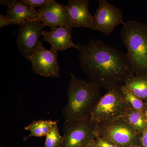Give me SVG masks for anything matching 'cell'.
<instances>
[{
    "label": "cell",
    "instance_id": "obj_1",
    "mask_svg": "<svg viewBox=\"0 0 147 147\" xmlns=\"http://www.w3.org/2000/svg\"><path fill=\"white\" fill-rule=\"evenodd\" d=\"M80 67L91 82L108 90L134 76L127 53L102 40L92 39L78 44Z\"/></svg>",
    "mask_w": 147,
    "mask_h": 147
},
{
    "label": "cell",
    "instance_id": "obj_2",
    "mask_svg": "<svg viewBox=\"0 0 147 147\" xmlns=\"http://www.w3.org/2000/svg\"><path fill=\"white\" fill-rule=\"evenodd\" d=\"M70 76L68 101L62 112L65 121L90 117L102 97L101 88L90 81L77 78L73 74L70 73Z\"/></svg>",
    "mask_w": 147,
    "mask_h": 147
},
{
    "label": "cell",
    "instance_id": "obj_3",
    "mask_svg": "<svg viewBox=\"0 0 147 147\" xmlns=\"http://www.w3.org/2000/svg\"><path fill=\"white\" fill-rule=\"evenodd\" d=\"M121 36L134 75L147 77V24L134 20L125 22Z\"/></svg>",
    "mask_w": 147,
    "mask_h": 147
},
{
    "label": "cell",
    "instance_id": "obj_4",
    "mask_svg": "<svg viewBox=\"0 0 147 147\" xmlns=\"http://www.w3.org/2000/svg\"><path fill=\"white\" fill-rule=\"evenodd\" d=\"M95 134L98 137L108 139L119 147L141 146L142 132L136 131L121 118L97 122Z\"/></svg>",
    "mask_w": 147,
    "mask_h": 147
},
{
    "label": "cell",
    "instance_id": "obj_5",
    "mask_svg": "<svg viewBox=\"0 0 147 147\" xmlns=\"http://www.w3.org/2000/svg\"><path fill=\"white\" fill-rule=\"evenodd\" d=\"M131 108L121 89V85L110 88L92 112L90 117L97 122L121 118Z\"/></svg>",
    "mask_w": 147,
    "mask_h": 147
},
{
    "label": "cell",
    "instance_id": "obj_6",
    "mask_svg": "<svg viewBox=\"0 0 147 147\" xmlns=\"http://www.w3.org/2000/svg\"><path fill=\"white\" fill-rule=\"evenodd\" d=\"M97 123L91 117L65 121L62 143L60 147H88L94 139Z\"/></svg>",
    "mask_w": 147,
    "mask_h": 147
},
{
    "label": "cell",
    "instance_id": "obj_7",
    "mask_svg": "<svg viewBox=\"0 0 147 147\" xmlns=\"http://www.w3.org/2000/svg\"><path fill=\"white\" fill-rule=\"evenodd\" d=\"M93 18L92 30L109 35L120 24H123V13L119 8L107 0H99L98 7Z\"/></svg>",
    "mask_w": 147,
    "mask_h": 147
},
{
    "label": "cell",
    "instance_id": "obj_8",
    "mask_svg": "<svg viewBox=\"0 0 147 147\" xmlns=\"http://www.w3.org/2000/svg\"><path fill=\"white\" fill-rule=\"evenodd\" d=\"M18 26L17 46L21 55L28 59L32 55L38 45L45 26L38 19L21 22Z\"/></svg>",
    "mask_w": 147,
    "mask_h": 147
},
{
    "label": "cell",
    "instance_id": "obj_9",
    "mask_svg": "<svg viewBox=\"0 0 147 147\" xmlns=\"http://www.w3.org/2000/svg\"><path fill=\"white\" fill-rule=\"evenodd\" d=\"M58 52L47 50L39 41L32 55L27 59L31 62L33 71L45 77L58 78L60 68L58 63Z\"/></svg>",
    "mask_w": 147,
    "mask_h": 147
},
{
    "label": "cell",
    "instance_id": "obj_10",
    "mask_svg": "<svg viewBox=\"0 0 147 147\" xmlns=\"http://www.w3.org/2000/svg\"><path fill=\"white\" fill-rule=\"evenodd\" d=\"M39 20L53 29L61 26H71L67 5H63L53 0L52 3L38 10Z\"/></svg>",
    "mask_w": 147,
    "mask_h": 147
},
{
    "label": "cell",
    "instance_id": "obj_11",
    "mask_svg": "<svg viewBox=\"0 0 147 147\" xmlns=\"http://www.w3.org/2000/svg\"><path fill=\"white\" fill-rule=\"evenodd\" d=\"M71 26H61L53 29L50 32L43 31V40L49 42L51 45L52 51L58 52L64 51L70 48L78 50V44L74 43L72 40Z\"/></svg>",
    "mask_w": 147,
    "mask_h": 147
},
{
    "label": "cell",
    "instance_id": "obj_12",
    "mask_svg": "<svg viewBox=\"0 0 147 147\" xmlns=\"http://www.w3.org/2000/svg\"><path fill=\"white\" fill-rule=\"evenodd\" d=\"M89 3L88 0H69L67 2L72 28H92L94 16L89 10Z\"/></svg>",
    "mask_w": 147,
    "mask_h": 147
},
{
    "label": "cell",
    "instance_id": "obj_13",
    "mask_svg": "<svg viewBox=\"0 0 147 147\" xmlns=\"http://www.w3.org/2000/svg\"><path fill=\"white\" fill-rule=\"evenodd\" d=\"M6 16L11 21L19 24L23 21L38 20L40 13L38 10L21 0L16 1L12 7L7 8Z\"/></svg>",
    "mask_w": 147,
    "mask_h": 147
},
{
    "label": "cell",
    "instance_id": "obj_14",
    "mask_svg": "<svg viewBox=\"0 0 147 147\" xmlns=\"http://www.w3.org/2000/svg\"><path fill=\"white\" fill-rule=\"evenodd\" d=\"M123 86L147 103V77L134 75L125 82Z\"/></svg>",
    "mask_w": 147,
    "mask_h": 147
},
{
    "label": "cell",
    "instance_id": "obj_15",
    "mask_svg": "<svg viewBox=\"0 0 147 147\" xmlns=\"http://www.w3.org/2000/svg\"><path fill=\"white\" fill-rule=\"evenodd\" d=\"M55 122L56 121L51 120H40L33 121L31 123L25 127V130L30 131V133L28 136L24 138V140L26 141L29 137H42L46 136Z\"/></svg>",
    "mask_w": 147,
    "mask_h": 147
},
{
    "label": "cell",
    "instance_id": "obj_16",
    "mask_svg": "<svg viewBox=\"0 0 147 147\" xmlns=\"http://www.w3.org/2000/svg\"><path fill=\"white\" fill-rule=\"evenodd\" d=\"M127 122L136 130L142 132L147 128V123L145 114L131 107L121 118Z\"/></svg>",
    "mask_w": 147,
    "mask_h": 147
},
{
    "label": "cell",
    "instance_id": "obj_17",
    "mask_svg": "<svg viewBox=\"0 0 147 147\" xmlns=\"http://www.w3.org/2000/svg\"><path fill=\"white\" fill-rule=\"evenodd\" d=\"M121 89L130 107L145 114L147 109V103L125 88L123 85H121Z\"/></svg>",
    "mask_w": 147,
    "mask_h": 147
},
{
    "label": "cell",
    "instance_id": "obj_18",
    "mask_svg": "<svg viewBox=\"0 0 147 147\" xmlns=\"http://www.w3.org/2000/svg\"><path fill=\"white\" fill-rule=\"evenodd\" d=\"M62 142L63 136L60 134L57 121H56L46 135L44 147H60Z\"/></svg>",
    "mask_w": 147,
    "mask_h": 147
},
{
    "label": "cell",
    "instance_id": "obj_19",
    "mask_svg": "<svg viewBox=\"0 0 147 147\" xmlns=\"http://www.w3.org/2000/svg\"><path fill=\"white\" fill-rule=\"evenodd\" d=\"M92 143L96 147H119L108 139H102L96 135L95 136Z\"/></svg>",
    "mask_w": 147,
    "mask_h": 147
},
{
    "label": "cell",
    "instance_id": "obj_20",
    "mask_svg": "<svg viewBox=\"0 0 147 147\" xmlns=\"http://www.w3.org/2000/svg\"><path fill=\"white\" fill-rule=\"evenodd\" d=\"M22 1L33 7H44L50 4L53 0H22Z\"/></svg>",
    "mask_w": 147,
    "mask_h": 147
},
{
    "label": "cell",
    "instance_id": "obj_21",
    "mask_svg": "<svg viewBox=\"0 0 147 147\" xmlns=\"http://www.w3.org/2000/svg\"><path fill=\"white\" fill-rule=\"evenodd\" d=\"M18 23L14 21H11L9 18L7 16H4L1 14L0 15V28H1L5 26L12 24L13 25H18Z\"/></svg>",
    "mask_w": 147,
    "mask_h": 147
},
{
    "label": "cell",
    "instance_id": "obj_22",
    "mask_svg": "<svg viewBox=\"0 0 147 147\" xmlns=\"http://www.w3.org/2000/svg\"><path fill=\"white\" fill-rule=\"evenodd\" d=\"M140 141L141 146L143 147H147V128L142 132Z\"/></svg>",
    "mask_w": 147,
    "mask_h": 147
},
{
    "label": "cell",
    "instance_id": "obj_23",
    "mask_svg": "<svg viewBox=\"0 0 147 147\" xmlns=\"http://www.w3.org/2000/svg\"><path fill=\"white\" fill-rule=\"evenodd\" d=\"M16 0H1L0 1V3L1 5H7L8 7H10L15 3Z\"/></svg>",
    "mask_w": 147,
    "mask_h": 147
},
{
    "label": "cell",
    "instance_id": "obj_24",
    "mask_svg": "<svg viewBox=\"0 0 147 147\" xmlns=\"http://www.w3.org/2000/svg\"><path fill=\"white\" fill-rule=\"evenodd\" d=\"M87 147H96L95 146H94V145L93 144L92 142Z\"/></svg>",
    "mask_w": 147,
    "mask_h": 147
},
{
    "label": "cell",
    "instance_id": "obj_25",
    "mask_svg": "<svg viewBox=\"0 0 147 147\" xmlns=\"http://www.w3.org/2000/svg\"><path fill=\"white\" fill-rule=\"evenodd\" d=\"M145 117H146V120L147 123V109L146 110V112H145Z\"/></svg>",
    "mask_w": 147,
    "mask_h": 147
},
{
    "label": "cell",
    "instance_id": "obj_26",
    "mask_svg": "<svg viewBox=\"0 0 147 147\" xmlns=\"http://www.w3.org/2000/svg\"><path fill=\"white\" fill-rule=\"evenodd\" d=\"M129 147H143L142 146H130Z\"/></svg>",
    "mask_w": 147,
    "mask_h": 147
},
{
    "label": "cell",
    "instance_id": "obj_27",
    "mask_svg": "<svg viewBox=\"0 0 147 147\" xmlns=\"http://www.w3.org/2000/svg\"><path fill=\"white\" fill-rule=\"evenodd\" d=\"M1 147H4L3 146H1Z\"/></svg>",
    "mask_w": 147,
    "mask_h": 147
}]
</instances>
